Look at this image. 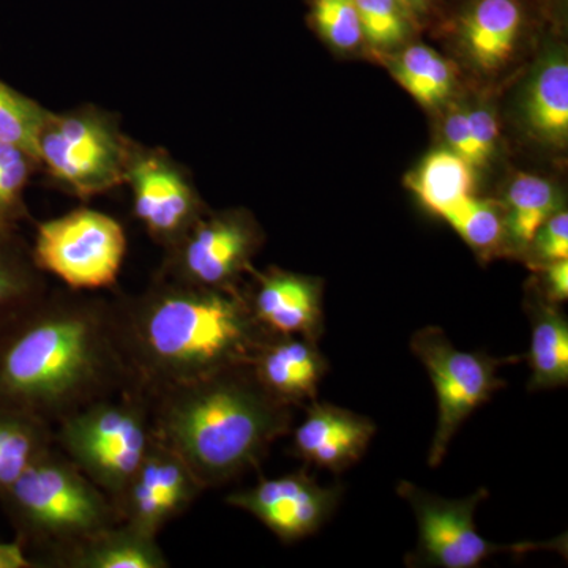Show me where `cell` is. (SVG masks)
I'll list each match as a JSON object with an SVG mask.
<instances>
[{
    "mask_svg": "<svg viewBox=\"0 0 568 568\" xmlns=\"http://www.w3.org/2000/svg\"><path fill=\"white\" fill-rule=\"evenodd\" d=\"M540 293L552 304H562L568 298V260L540 265Z\"/></svg>",
    "mask_w": 568,
    "mask_h": 568,
    "instance_id": "cell-34",
    "label": "cell"
},
{
    "mask_svg": "<svg viewBox=\"0 0 568 568\" xmlns=\"http://www.w3.org/2000/svg\"><path fill=\"white\" fill-rule=\"evenodd\" d=\"M203 491L183 459L155 437L115 507L121 521L159 537Z\"/></svg>",
    "mask_w": 568,
    "mask_h": 568,
    "instance_id": "cell-12",
    "label": "cell"
},
{
    "mask_svg": "<svg viewBox=\"0 0 568 568\" xmlns=\"http://www.w3.org/2000/svg\"><path fill=\"white\" fill-rule=\"evenodd\" d=\"M125 181L132 185L138 220L166 250L203 215L193 186L168 156L132 153Z\"/></svg>",
    "mask_w": 568,
    "mask_h": 568,
    "instance_id": "cell-13",
    "label": "cell"
},
{
    "mask_svg": "<svg viewBox=\"0 0 568 568\" xmlns=\"http://www.w3.org/2000/svg\"><path fill=\"white\" fill-rule=\"evenodd\" d=\"M523 26L518 0H477L462 22V40L470 61L484 71L503 69Z\"/></svg>",
    "mask_w": 568,
    "mask_h": 568,
    "instance_id": "cell-18",
    "label": "cell"
},
{
    "mask_svg": "<svg viewBox=\"0 0 568 568\" xmlns=\"http://www.w3.org/2000/svg\"><path fill=\"white\" fill-rule=\"evenodd\" d=\"M474 168L454 151L429 153L407 185L440 219L474 196Z\"/></svg>",
    "mask_w": 568,
    "mask_h": 568,
    "instance_id": "cell-21",
    "label": "cell"
},
{
    "mask_svg": "<svg viewBox=\"0 0 568 568\" xmlns=\"http://www.w3.org/2000/svg\"><path fill=\"white\" fill-rule=\"evenodd\" d=\"M52 432L58 450L118 506L155 440L151 395L122 388L61 418Z\"/></svg>",
    "mask_w": 568,
    "mask_h": 568,
    "instance_id": "cell-5",
    "label": "cell"
},
{
    "mask_svg": "<svg viewBox=\"0 0 568 568\" xmlns=\"http://www.w3.org/2000/svg\"><path fill=\"white\" fill-rule=\"evenodd\" d=\"M37 160L20 145L0 141V227L14 230L26 215L24 192Z\"/></svg>",
    "mask_w": 568,
    "mask_h": 568,
    "instance_id": "cell-27",
    "label": "cell"
},
{
    "mask_svg": "<svg viewBox=\"0 0 568 568\" xmlns=\"http://www.w3.org/2000/svg\"><path fill=\"white\" fill-rule=\"evenodd\" d=\"M396 493L413 508L418 529L417 549L409 566L437 568H477L500 552L537 551L551 544L497 545L480 536L476 528L478 504L487 499L480 488L465 499H446L418 488L413 481H399Z\"/></svg>",
    "mask_w": 568,
    "mask_h": 568,
    "instance_id": "cell-9",
    "label": "cell"
},
{
    "mask_svg": "<svg viewBox=\"0 0 568 568\" xmlns=\"http://www.w3.org/2000/svg\"><path fill=\"white\" fill-rule=\"evenodd\" d=\"M48 111L0 80V141L26 149L37 160V141Z\"/></svg>",
    "mask_w": 568,
    "mask_h": 568,
    "instance_id": "cell-28",
    "label": "cell"
},
{
    "mask_svg": "<svg viewBox=\"0 0 568 568\" xmlns=\"http://www.w3.org/2000/svg\"><path fill=\"white\" fill-rule=\"evenodd\" d=\"M429 2L432 0H399V3H402L403 9L406 10L409 17H420V14H424L429 7Z\"/></svg>",
    "mask_w": 568,
    "mask_h": 568,
    "instance_id": "cell-36",
    "label": "cell"
},
{
    "mask_svg": "<svg viewBox=\"0 0 568 568\" xmlns=\"http://www.w3.org/2000/svg\"><path fill=\"white\" fill-rule=\"evenodd\" d=\"M444 133L450 144V151L458 153L473 168H477L476 149L470 138L469 123H467L466 110H457L447 115L444 123Z\"/></svg>",
    "mask_w": 568,
    "mask_h": 568,
    "instance_id": "cell-33",
    "label": "cell"
},
{
    "mask_svg": "<svg viewBox=\"0 0 568 568\" xmlns=\"http://www.w3.org/2000/svg\"><path fill=\"white\" fill-rule=\"evenodd\" d=\"M114 312L134 383L149 395L252 366L272 335L239 286H194L159 276Z\"/></svg>",
    "mask_w": 568,
    "mask_h": 568,
    "instance_id": "cell-2",
    "label": "cell"
},
{
    "mask_svg": "<svg viewBox=\"0 0 568 568\" xmlns=\"http://www.w3.org/2000/svg\"><path fill=\"white\" fill-rule=\"evenodd\" d=\"M466 112L470 138H473L474 149H476L477 168H480L495 155L499 125H497L495 114L485 108L466 110Z\"/></svg>",
    "mask_w": 568,
    "mask_h": 568,
    "instance_id": "cell-32",
    "label": "cell"
},
{
    "mask_svg": "<svg viewBox=\"0 0 568 568\" xmlns=\"http://www.w3.org/2000/svg\"><path fill=\"white\" fill-rule=\"evenodd\" d=\"M315 21L324 39L338 50H354L364 39L354 0H317Z\"/></svg>",
    "mask_w": 568,
    "mask_h": 568,
    "instance_id": "cell-30",
    "label": "cell"
},
{
    "mask_svg": "<svg viewBox=\"0 0 568 568\" xmlns=\"http://www.w3.org/2000/svg\"><path fill=\"white\" fill-rule=\"evenodd\" d=\"M37 567L20 540L0 541V568Z\"/></svg>",
    "mask_w": 568,
    "mask_h": 568,
    "instance_id": "cell-35",
    "label": "cell"
},
{
    "mask_svg": "<svg viewBox=\"0 0 568 568\" xmlns=\"http://www.w3.org/2000/svg\"><path fill=\"white\" fill-rule=\"evenodd\" d=\"M126 253L122 224L106 213L78 209L37 226L31 250L40 272L58 276L73 293L108 290Z\"/></svg>",
    "mask_w": 568,
    "mask_h": 568,
    "instance_id": "cell-8",
    "label": "cell"
},
{
    "mask_svg": "<svg viewBox=\"0 0 568 568\" xmlns=\"http://www.w3.org/2000/svg\"><path fill=\"white\" fill-rule=\"evenodd\" d=\"M444 220L474 252L491 256L506 246V226H504V209L495 201L478 200L470 196L459 204Z\"/></svg>",
    "mask_w": 568,
    "mask_h": 568,
    "instance_id": "cell-26",
    "label": "cell"
},
{
    "mask_svg": "<svg viewBox=\"0 0 568 568\" xmlns=\"http://www.w3.org/2000/svg\"><path fill=\"white\" fill-rule=\"evenodd\" d=\"M261 244L256 223L241 212L201 215L164 261L160 278L194 286L237 287Z\"/></svg>",
    "mask_w": 568,
    "mask_h": 568,
    "instance_id": "cell-10",
    "label": "cell"
},
{
    "mask_svg": "<svg viewBox=\"0 0 568 568\" xmlns=\"http://www.w3.org/2000/svg\"><path fill=\"white\" fill-rule=\"evenodd\" d=\"M395 80L418 103L436 106L446 102L455 84L454 67L428 47H409L394 63Z\"/></svg>",
    "mask_w": 568,
    "mask_h": 568,
    "instance_id": "cell-25",
    "label": "cell"
},
{
    "mask_svg": "<svg viewBox=\"0 0 568 568\" xmlns=\"http://www.w3.org/2000/svg\"><path fill=\"white\" fill-rule=\"evenodd\" d=\"M40 274L13 230L0 227V332L43 297Z\"/></svg>",
    "mask_w": 568,
    "mask_h": 568,
    "instance_id": "cell-24",
    "label": "cell"
},
{
    "mask_svg": "<svg viewBox=\"0 0 568 568\" xmlns=\"http://www.w3.org/2000/svg\"><path fill=\"white\" fill-rule=\"evenodd\" d=\"M343 488L323 487L306 467L286 476L261 478L252 488L226 496L227 506L253 515L284 544L313 536L332 518Z\"/></svg>",
    "mask_w": 568,
    "mask_h": 568,
    "instance_id": "cell-11",
    "label": "cell"
},
{
    "mask_svg": "<svg viewBox=\"0 0 568 568\" xmlns=\"http://www.w3.org/2000/svg\"><path fill=\"white\" fill-rule=\"evenodd\" d=\"M132 386L114 305L102 298L43 295L0 332V409L54 426Z\"/></svg>",
    "mask_w": 568,
    "mask_h": 568,
    "instance_id": "cell-1",
    "label": "cell"
},
{
    "mask_svg": "<svg viewBox=\"0 0 568 568\" xmlns=\"http://www.w3.org/2000/svg\"><path fill=\"white\" fill-rule=\"evenodd\" d=\"M362 32L377 48L402 43L409 32V14L399 0H354Z\"/></svg>",
    "mask_w": 568,
    "mask_h": 568,
    "instance_id": "cell-29",
    "label": "cell"
},
{
    "mask_svg": "<svg viewBox=\"0 0 568 568\" xmlns=\"http://www.w3.org/2000/svg\"><path fill=\"white\" fill-rule=\"evenodd\" d=\"M151 399L156 439L183 459L204 489L260 467L293 429L294 407L268 394L252 366L164 388Z\"/></svg>",
    "mask_w": 568,
    "mask_h": 568,
    "instance_id": "cell-3",
    "label": "cell"
},
{
    "mask_svg": "<svg viewBox=\"0 0 568 568\" xmlns=\"http://www.w3.org/2000/svg\"><path fill=\"white\" fill-rule=\"evenodd\" d=\"M503 209L506 246L523 253L529 248L538 227L560 211V197L547 179L518 174L508 186Z\"/></svg>",
    "mask_w": 568,
    "mask_h": 568,
    "instance_id": "cell-22",
    "label": "cell"
},
{
    "mask_svg": "<svg viewBox=\"0 0 568 568\" xmlns=\"http://www.w3.org/2000/svg\"><path fill=\"white\" fill-rule=\"evenodd\" d=\"M130 156L118 126L92 111H48L37 141V163L78 196L104 193L125 181Z\"/></svg>",
    "mask_w": 568,
    "mask_h": 568,
    "instance_id": "cell-7",
    "label": "cell"
},
{
    "mask_svg": "<svg viewBox=\"0 0 568 568\" xmlns=\"http://www.w3.org/2000/svg\"><path fill=\"white\" fill-rule=\"evenodd\" d=\"M0 503L24 548L47 562L121 523L114 503L58 447H52L2 496Z\"/></svg>",
    "mask_w": 568,
    "mask_h": 568,
    "instance_id": "cell-4",
    "label": "cell"
},
{
    "mask_svg": "<svg viewBox=\"0 0 568 568\" xmlns=\"http://www.w3.org/2000/svg\"><path fill=\"white\" fill-rule=\"evenodd\" d=\"M375 435V422L368 417L315 399L305 406L304 422L294 429L291 448L306 466L339 474L364 457Z\"/></svg>",
    "mask_w": 568,
    "mask_h": 568,
    "instance_id": "cell-14",
    "label": "cell"
},
{
    "mask_svg": "<svg viewBox=\"0 0 568 568\" xmlns=\"http://www.w3.org/2000/svg\"><path fill=\"white\" fill-rule=\"evenodd\" d=\"M532 260L538 265L555 263V261L568 260V213L556 212L547 222L538 227L529 248Z\"/></svg>",
    "mask_w": 568,
    "mask_h": 568,
    "instance_id": "cell-31",
    "label": "cell"
},
{
    "mask_svg": "<svg viewBox=\"0 0 568 568\" xmlns=\"http://www.w3.org/2000/svg\"><path fill=\"white\" fill-rule=\"evenodd\" d=\"M52 447V425L28 414L0 409V496Z\"/></svg>",
    "mask_w": 568,
    "mask_h": 568,
    "instance_id": "cell-23",
    "label": "cell"
},
{
    "mask_svg": "<svg viewBox=\"0 0 568 568\" xmlns=\"http://www.w3.org/2000/svg\"><path fill=\"white\" fill-rule=\"evenodd\" d=\"M245 293L257 323L272 335L304 336L320 343L324 335L323 286L312 276L284 271L254 274Z\"/></svg>",
    "mask_w": 568,
    "mask_h": 568,
    "instance_id": "cell-15",
    "label": "cell"
},
{
    "mask_svg": "<svg viewBox=\"0 0 568 568\" xmlns=\"http://www.w3.org/2000/svg\"><path fill=\"white\" fill-rule=\"evenodd\" d=\"M529 129L540 140L566 144L568 136V62L564 52H551L538 65L525 100Z\"/></svg>",
    "mask_w": 568,
    "mask_h": 568,
    "instance_id": "cell-20",
    "label": "cell"
},
{
    "mask_svg": "<svg viewBox=\"0 0 568 568\" xmlns=\"http://www.w3.org/2000/svg\"><path fill=\"white\" fill-rule=\"evenodd\" d=\"M61 568H166L170 560L155 536L118 523L52 560Z\"/></svg>",
    "mask_w": 568,
    "mask_h": 568,
    "instance_id": "cell-17",
    "label": "cell"
},
{
    "mask_svg": "<svg viewBox=\"0 0 568 568\" xmlns=\"http://www.w3.org/2000/svg\"><path fill=\"white\" fill-rule=\"evenodd\" d=\"M252 372L274 398L305 407L317 399L328 364L320 343L304 336L271 335L254 357Z\"/></svg>",
    "mask_w": 568,
    "mask_h": 568,
    "instance_id": "cell-16",
    "label": "cell"
},
{
    "mask_svg": "<svg viewBox=\"0 0 568 568\" xmlns=\"http://www.w3.org/2000/svg\"><path fill=\"white\" fill-rule=\"evenodd\" d=\"M530 324L529 390H551L568 384V320L560 305L540 290L526 302Z\"/></svg>",
    "mask_w": 568,
    "mask_h": 568,
    "instance_id": "cell-19",
    "label": "cell"
},
{
    "mask_svg": "<svg viewBox=\"0 0 568 568\" xmlns=\"http://www.w3.org/2000/svg\"><path fill=\"white\" fill-rule=\"evenodd\" d=\"M410 353L428 372L437 398L435 436L429 446L428 465L437 467L447 455L448 446L474 410L506 387L499 376L504 365L518 357H493L485 353H466L450 342L436 325L420 328L410 336Z\"/></svg>",
    "mask_w": 568,
    "mask_h": 568,
    "instance_id": "cell-6",
    "label": "cell"
}]
</instances>
